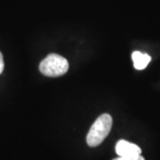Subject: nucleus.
Listing matches in <instances>:
<instances>
[{"mask_svg":"<svg viewBox=\"0 0 160 160\" xmlns=\"http://www.w3.org/2000/svg\"><path fill=\"white\" fill-rule=\"evenodd\" d=\"M112 127V118L109 114L101 115L86 135V142L90 147L99 146L108 136Z\"/></svg>","mask_w":160,"mask_h":160,"instance_id":"obj_1","label":"nucleus"},{"mask_svg":"<svg viewBox=\"0 0 160 160\" xmlns=\"http://www.w3.org/2000/svg\"><path fill=\"white\" fill-rule=\"evenodd\" d=\"M39 70L46 77L56 78L62 76L69 70V62L62 56L51 53L41 62Z\"/></svg>","mask_w":160,"mask_h":160,"instance_id":"obj_2","label":"nucleus"},{"mask_svg":"<svg viewBox=\"0 0 160 160\" xmlns=\"http://www.w3.org/2000/svg\"><path fill=\"white\" fill-rule=\"evenodd\" d=\"M116 152L119 157H129V156H138L142 153L141 148L134 144L129 142L125 140H120L116 144Z\"/></svg>","mask_w":160,"mask_h":160,"instance_id":"obj_3","label":"nucleus"},{"mask_svg":"<svg viewBox=\"0 0 160 160\" xmlns=\"http://www.w3.org/2000/svg\"><path fill=\"white\" fill-rule=\"evenodd\" d=\"M132 59L133 61V65L136 69H143L147 67L151 58L147 53H142L140 52H133L132 54Z\"/></svg>","mask_w":160,"mask_h":160,"instance_id":"obj_4","label":"nucleus"},{"mask_svg":"<svg viewBox=\"0 0 160 160\" xmlns=\"http://www.w3.org/2000/svg\"><path fill=\"white\" fill-rule=\"evenodd\" d=\"M113 160H145L144 158L141 155L138 156H129V157H119L118 158H115Z\"/></svg>","mask_w":160,"mask_h":160,"instance_id":"obj_5","label":"nucleus"},{"mask_svg":"<svg viewBox=\"0 0 160 160\" xmlns=\"http://www.w3.org/2000/svg\"><path fill=\"white\" fill-rule=\"evenodd\" d=\"M4 67H5V63H4V58H3V55L2 53L0 52V74L3 72L4 70Z\"/></svg>","mask_w":160,"mask_h":160,"instance_id":"obj_6","label":"nucleus"}]
</instances>
